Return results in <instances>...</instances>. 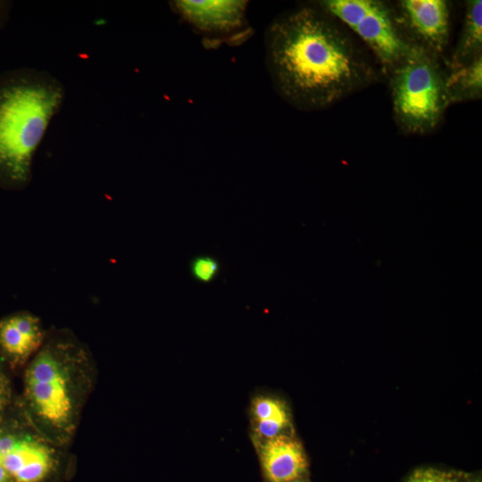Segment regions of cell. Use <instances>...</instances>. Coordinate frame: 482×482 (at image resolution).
Instances as JSON below:
<instances>
[{
    "mask_svg": "<svg viewBox=\"0 0 482 482\" xmlns=\"http://www.w3.org/2000/svg\"><path fill=\"white\" fill-rule=\"evenodd\" d=\"M260 442V461L269 482H288L303 478L308 461L304 449L297 439L280 434Z\"/></svg>",
    "mask_w": 482,
    "mask_h": 482,
    "instance_id": "obj_10",
    "label": "cell"
},
{
    "mask_svg": "<svg viewBox=\"0 0 482 482\" xmlns=\"http://www.w3.org/2000/svg\"><path fill=\"white\" fill-rule=\"evenodd\" d=\"M254 420H275L290 424V417L285 403L270 397H258L253 403Z\"/></svg>",
    "mask_w": 482,
    "mask_h": 482,
    "instance_id": "obj_13",
    "label": "cell"
},
{
    "mask_svg": "<svg viewBox=\"0 0 482 482\" xmlns=\"http://www.w3.org/2000/svg\"><path fill=\"white\" fill-rule=\"evenodd\" d=\"M11 397V391L7 379L0 367V419L5 411Z\"/></svg>",
    "mask_w": 482,
    "mask_h": 482,
    "instance_id": "obj_17",
    "label": "cell"
},
{
    "mask_svg": "<svg viewBox=\"0 0 482 482\" xmlns=\"http://www.w3.org/2000/svg\"><path fill=\"white\" fill-rule=\"evenodd\" d=\"M39 317L20 312L0 320V350L14 367L26 366L46 337Z\"/></svg>",
    "mask_w": 482,
    "mask_h": 482,
    "instance_id": "obj_8",
    "label": "cell"
},
{
    "mask_svg": "<svg viewBox=\"0 0 482 482\" xmlns=\"http://www.w3.org/2000/svg\"><path fill=\"white\" fill-rule=\"evenodd\" d=\"M443 58L413 48L386 75L394 120L403 133H431L450 105Z\"/></svg>",
    "mask_w": 482,
    "mask_h": 482,
    "instance_id": "obj_4",
    "label": "cell"
},
{
    "mask_svg": "<svg viewBox=\"0 0 482 482\" xmlns=\"http://www.w3.org/2000/svg\"><path fill=\"white\" fill-rule=\"evenodd\" d=\"M62 449L29 422L26 429H0V464L12 482H46L56 471Z\"/></svg>",
    "mask_w": 482,
    "mask_h": 482,
    "instance_id": "obj_6",
    "label": "cell"
},
{
    "mask_svg": "<svg viewBox=\"0 0 482 482\" xmlns=\"http://www.w3.org/2000/svg\"><path fill=\"white\" fill-rule=\"evenodd\" d=\"M288 482H307V481L303 478H297V479L291 480Z\"/></svg>",
    "mask_w": 482,
    "mask_h": 482,
    "instance_id": "obj_20",
    "label": "cell"
},
{
    "mask_svg": "<svg viewBox=\"0 0 482 482\" xmlns=\"http://www.w3.org/2000/svg\"><path fill=\"white\" fill-rule=\"evenodd\" d=\"M96 379L88 347L69 328L47 329L43 345L24 368L22 400L27 420L51 442L67 448Z\"/></svg>",
    "mask_w": 482,
    "mask_h": 482,
    "instance_id": "obj_2",
    "label": "cell"
},
{
    "mask_svg": "<svg viewBox=\"0 0 482 482\" xmlns=\"http://www.w3.org/2000/svg\"><path fill=\"white\" fill-rule=\"evenodd\" d=\"M482 57V1L468 0L461 34L447 68L467 65Z\"/></svg>",
    "mask_w": 482,
    "mask_h": 482,
    "instance_id": "obj_11",
    "label": "cell"
},
{
    "mask_svg": "<svg viewBox=\"0 0 482 482\" xmlns=\"http://www.w3.org/2000/svg\"><path fill=\"white\" fill-rule=\"evenodd\" d=\"M446 93L450 104L480 99L482 57L464 66L447 68Z\"/></svg>",
    "mask_w": 482,
    "mask_h": 482,
    "instance_id": "obj_12",
    "label": "cell"
},
{
    "mask_svg": "<svg viewBox=\"0 0 482 482\" xmlns=\"http://www.w3.org/2000/svg\"><path fill=\"white\" fill-rule=\"evenodd\" d=\"M65 99V88L43 70L0 74V186L21 189L32 178L34 156Z\"/></svg>",
    "mask_w": 482,
    "mask_h": 482,
    "instance_id": "obj_3",
    "label": "cell"
},
{
    "mask_svg": "<svg viewBox=\"0 0 482 482\" xmlns=\"http://www.w3.org/2000/svg\"><path fill=\"white\" fill-rule=\"evenodd\" d=\"M316 3L353 31L387 74L412 49L393 5L381 0H322Z\"/></svg>",
    "mask_w": 482,
    "mask_h": 482,
    "instance_id": "obj_5",
    "label": "cell"
},
{
    "mask_svg": "<svg viewBox=\"0 0 482 482\" xmlns=\"http://www.w3.org/2000/svg\"><path fill=\"white\" fill-rule=\"evenodd\" d=\"M171 5L196 29L224 35L244 25L246 2L178 0L171 2Z\"/></svg>",
    "mask_w": 482,
    "mask_h": 482,
    "instance_id": "obj_9",
    "label": "cell"
},
{
    "mask_svg": "<svg viewBox=\"0 0 482 482\" xmlns=\"http://www.w3.org/2000/svg\"><path fill=\"white\" fill-rule=\"evenodd\" d=\"M0 482H12L11 477L0 464Z\"/></svg>",
    "mask_w": 482,
    "mask_h": 482,
    "instance_id": "obj_18",
    "label": "cell"
},
{
    "mask_svg": "<svg viewBox=\"0 0 482 482\" xmlns=\"http://www.w3.org/2000/svg\"><path fill=\"white\" fill-rule=\"evenodd\" d=\"M393 5L411 47L443 58L450 37L451 3L446 0H401Z\"/></svg>",
    "mask_w": 482,
    "mask_h": 482,
    "instance_id": "obj_7",
    "label": "cell"
},
{
    "mask_svg": "<svg viewBox=\"0 0 482 482\" xmlns=\"http://www.w3.org/2000/svg\"><path fill=\"white\" fill-rule=\"evenodd\" d=\"M220 269L219 261L211 255H197L189 265L192 278L199 283H211L218 276Z\"/></svg>",
    "mask_w": 482,
    "mask_h": 482,
    "instance_id": "obj_14",
    "label": "cell"
},
{
    "mask_svg": "<svg viewBox=\"0 0 482 482\" xmlns=\"http://www.w3.org/2000/svg\"><path fill=\"white\" fill-rule=\"evenodd\" d=\"M288 426L289 423L275 420H255V433L261 440L270 439L282 434Z\"/></svg>",
    "mask_w": 482,
    "mask_h": 482,
    "instance_id": "obj_16",
    "label": "cell"
},
{
    "mask_svg": "<svg viewBox=\"0 0 482 482\" xmlns=\"http://www.w3.org/2000/svg\"><path fill=\"white\" fill-rule=\"evenodd\" d=\"M6 4L0 2V25L2 24L6 13Z\"/></svg>",
    "mask_w": 482,
    "mask_h": 482,
    "instance_id": "obj_19",
    "label": "cell"
},
{
    "mask_svg": "<svg viewBox=\"0 0 482 482\" xmlns=\"http://www.w3.org/2000/svg\"><path fill=\"white\" fill-rule=\"evenodd\" d=\"M265 50L273 87L301 111L329 108L379 79L347 28L316 2L278 16L266 31Z\"/></svg>",
    "mask_w": 482,
    "mask_h": 482,
    "instance_id": "obj_1",
    "label": "cell"
},
{
    "mask_svg": "<svg viewBox=\"0 0 482 482\" xmlns=\"http://www.w3.org/2000/svg\"><path fill=\"white\" fill-rule=\"evenodd\" d=\"M461 478L454 472L434 468L415 470L405 482H461Z\"/></svg>",
    "mask_w": 482,
    "mask_h": 482,
    "instance_id": "obj_15",
    "label": "cell"
}]
</instances>
